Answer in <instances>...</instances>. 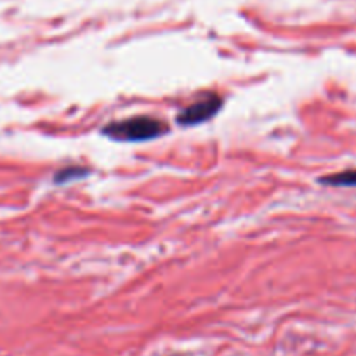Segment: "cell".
<instances>
[{"instance_id":"cell-1","label":"cell","mask_w":356,"mask_h":356,"mask_svg":"<svg viewBox=\"0 0 356 356\" xmlns=\"http://www.w3.org/2000/svg\"><path fill=\"white\" fill-rule=\"evenodd\" d=\"M169 132L165 122L159 120L148 115H138V117L124 118V120L111 122L103 129V134L115 141L124 143H139L149 141Z\"/></svg>"},{"instance_id":"cell-4","label":"cell","mask_w":356,"mask_h":356,"mask_svg":"<svg viewBox=\"0 0 356 356\" xmlns=\"http://www.w3.org/2000/svg\"><path fill=\"white\" fill-rule=\"evenodd\" d=\"M87 174H89V170L82 169V167H66L56 174V183H70V181L82 179Z\"/></svg>"},{"instance_id":"cell-2","label":"cell","mask_w":356,"mask_h":356,"mask_svg":"<svg viewBox=\"0 0 356 356\" xmlns=\"http://www.w3.org/2000/svg\"><path fill=\"white\" fill-rule=\"evenodd\" d=\"M222 99L216 94H209V96L202 97L197 103L190 104V106L184 108L179 115L176 117V122L179 125H197L202 124V122H207L221 110Z\"/></svg>"},{"instance_id":"cell-3","label":"cell","mask_w":356,"mask_h":356,"mask_svg":"<svg viewBox=\"0 0 356 356\" xmlns=\"http://www.w3.org/2000/svg\"><path fill=\"white\" fill-rule=\"evenodd\" d=\"M320 183L329 186H356V170H344V172L325 176L320 179Z\"/></svg>"}]
</instances>
